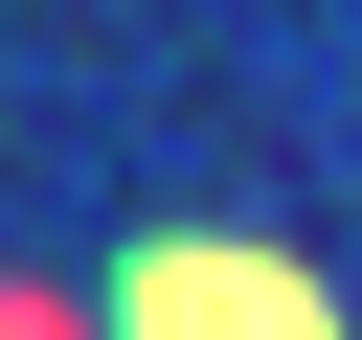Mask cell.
Returning <instances> with one entry per match:
<instances>
[{"label":"cell","mask_w":362,"mask_h":340,"mask_svg":"<svg viewBox=\"0 0 362 340\" xmlns=\"http://www.w3.org/2000/svg\"><path fill=\"white\" fill-rule=\"evenodd\" d=\"M113 340H339V295L294 249H226V227H136L113 249Z\"/></svg>","instance_id":"obj_1"}]
</instances>
